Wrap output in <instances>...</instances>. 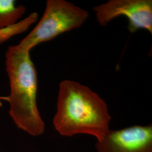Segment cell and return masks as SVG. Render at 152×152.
<instances>
[{"label": "cell", "instance_id": "cell-1", "mask_svg": "<svg viewBox=\"0 0 152 152\" xmlns=\"http://www.w3.org/2000/svg\"><path fill=\"white\" fill-rule=\"evenodd\" d=\"M110 121L108 106L97 93L75 81L60 82L53 121L60 135L86 134L100 140L110 130Z\"/></svg>", "mask_w": 152, "mask_h": 152}, {"label": "cell", "instance_id": "cell-2", "mask_svg": "<svg viewBox=\"0 0 152 152\" xmlns=\"http://www.w3.org/2000/svg\"><path fill=\"white\" fill-rule=\"evenodd\" d=\"M29 51L10 46L5 54L10 94L9 113L17 127L33 136L43 134L45 124L37 104V73Z\"/></svg>", "mask_w": 152, "mask_h": 152}, {"label": "cell", "instance_id": "cell-3", "mask_svg": "<svg viewBox=\"0 0 152 152\" xmlns=\"http://www.w3.org/2000/svg\"><path fill=\"white\" fill-rule=\"evenodd\" d=\"M89 16L88 11L65 0H48L41 20L17 46L29 51L38 44L80 27Z\"/></svg>", "mask_w": 152, "mask_h": 152}, {"label": "cell", "instance_id": "cell-4", "mask_svg": "<svg viewBox=\"0 0 152 152\" xmlns=\"http://www.w3.org/2000/svg\"><path fill=\"white\" fill-rule=\"evenodd\" d=\"M97 22L105 26L115 18L125 15L131 33L145 29L152 33V0H110L93 7Z\"/></svg>", "mask_w": 152, "mask_h": 152}, {"label": "cell", "instance_id": "cell-5", "mask_svg": "<svg viewBox=\"0 0 152 152\" xmlns=\"http://www.w3.org/2000/svg\"><path fill=\"white\" fill-rule=\"evenodd\" d=\"M96 152H152V125L109 130L95 144Z\"/></svg>", "mask_w": 152, "mask_h": 152}, {"label": "cell", "instance_id": "cell-6", "mask_svg": "<svg viewBox=\"0 0 152 152\" xmlns=\"http://www.w3.org/2000/svg\"><path fill=\"white\" fill-rule=\"evenodd\" d=\"M26 10L24 6H16L15 1L0 0V29L18 22Z\"/></svg>", "mask_w": 152, "mask_h": 152}, {"label": "cell", "instance_id": "cell-7", "mask_svg": "<svg viewBox=\"0 0 152 152\" xmlns=\"http://www.w3.org/2000/svg\"><path fill=\"white\" fill-rule=\"evenodd\" d=\"M38 15L37 12H32L23 20L8 26L0 29V45L5 42L14 36L27 31L31 26L37 22Z\"/></svg>", "mask_w": 152, "mask_h": 152}, {"label": "cell", "instance_id": "cell-8", "mask_svg": "<svg viewBox=\"0 0 152 152\" xmlns=\"http://www.w3.org/2000/svg\"></svg>", "mask_w": 152, "mask_h": 152}]
</instances>
